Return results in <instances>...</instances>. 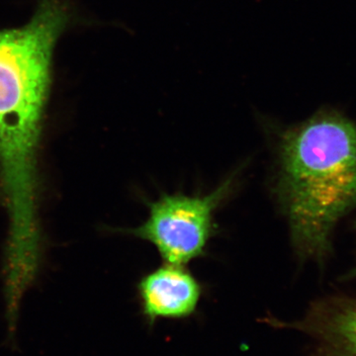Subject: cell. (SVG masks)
I'll list each match as a JSON object with an SVG mask.
<instances>
[{
  "instance_id": "5",
  "label": "cell",
  "mask_w": 356,
  "mask_h": 356,
  "mask_svg": "<svg viewBox=\"0 0 356 356\" xmlns=\"http://www.w3.org/2000/svg\"><path fill=\"white\" fill-rule=\"evenodd\" d=\"M142 312L149 325L159 318H184L197 310L202 287L184 266L165 264L138 283Z\"/></svg>"
},
{
  "instance_id": "2",
  "label": "cell",
  "mask_w": 356,
  "mask_h": 356,
  "mask_svg": "<svg viewBox=\"0 0 356 356\" xmlns=\"http://www.w3.org/2000/svg\"><path fill=\"white\" fill-rule=\"evenodd\" d=\"M278 135L276 194L300 259L323 264L337 224L356 209V122L323 108Z\"/></svg>"
},
{
  "instance_id": "3",
  "label": "cell",
  "mask_w": 356,
  "mask_h": 356,
  "mask_svg": "<svg viewBox=\"0 0 356 356\" xmlns=\"http://www.w3.org/2000/svg\"><path fill=\"white\" fill-rule=\"evenodd\" d=\"M234 184L235 175H232L207 195L163 194L147 203L149 212L145 222L122 231L151 243L166 264L185 266L205 255L217 231L215 212Z\"/></svg>"
},
{
  "instance_id": "6",
  "label": "cell",
  "mask_w": 356,
  "mask_h": 356,
  "mask_svg": "<svg viewBox=\"0 0 356 356\" xmlns=\"http://www.w3.org/2000/svg\"><path fill=\"white\" fill-rule=\"evenodd\" d=\"M356 229V227H355ZM343 280H356V264L355 266L353 267V268L350 269V271H348V273L344 274L343 276Z\"/></svg>"
},
{
  "instance_id": "1",
  "label": "cell",
  "mask_w": 356,
  "mask_h": 356,
  "mask_svg": "<svg viewBox=\"0 0 356 356\" xmlns=\"http://www.w3.org/2000/svg\"><path fill=\"white\" fill-rule=\"evenodd\" d=\"M69 20L67 0H42L28 24L0 31V179L9 216L7 252L38 254L37 153L56 42Z\"/></svg>"
},
{
  "instance_id": "4",
  "label": "cell",
  "mask_w": 356,
  "mask_h": 356,
  "mask_svg": "<svg viewBox=\"0 0 356 356\" xmlns=\"http://www.w3.org/2000/svg\"><path fill=\"white\" fill-rule=\"evenodd\" d=\"M264 322L307 334L313 341L311 356H356V297H325L313 302L301 320Z\"/></svg>"
}]
</instances>
